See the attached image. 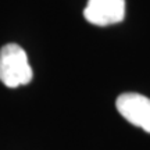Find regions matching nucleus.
I'll use <instances>...</instances> for the list:
<instances>
[{"label":"nucleus","instance_id":"f257e3e1","mask_svg":"<svg viewBox=\"0 0 150 150\" xmlns=\"http://www.w3.org/2000/svg\"><path fill=\"white\" fill-rule=\"evenodd\" d=\"M32 68L25 50L16 43L0 49V81L7 88H18L32 81Z\"/></svg>","mask_w":150,"mask_h":150},{"label":"nucleus","instance_id":"7ed1b4c3","mask_svg":"<svg viewBox=\"0 0 150 150\" xmlns=\"http://www.w3.org/2000/svg\"><path fill=\"white\" fill-rule=\"evenodd\" d=\"M83 17L97 27L118 24L125 17V0H88Z\"/></svg>","mask_w":150,"mask_h":150},{"label":"nucleus","instance_id":"f03ea898","mask_svg":"<svg viewBox=\"0 0 150 150\" xmlns=\"http://www.w3.org/2000/svg\"><path fill=\"white\" fill-rule=\"evenodd\" d=\"M118 112L128 122L150 134V99L139 93H122L115 100Z\"/></svg>","mask_w":150,"mask_h":150}]
</instances>
